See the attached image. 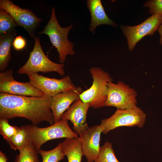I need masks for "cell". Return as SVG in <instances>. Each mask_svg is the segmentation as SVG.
<instances>
[{
  "mask_svg": "<svg viewBox=\"0 0 162 162\" xmlns=\"http://www.w3.org/2000/svg\"><path fill=\"white\" fill-rule=\"evenodd\" d=\"M89 72L93 79L92 85L82 92L80 98L94 108L103 107L107 97V83L113 79L108 72L99 67L91 68Z\"/></svg>",
  "mask_w": 162,
  "mask_h": 162,
  "instance_id": "277c9868",
  "label": "cell"
},
{
  "mask_svg": "<svg viewBox=\"0 0 162 162\" xmlns=\"http://www.w3.org/2000/svg\"><path fill=\"white\" fill-rule=\"evenodd\" d=\"M146 116L144 111L136 106L126 109H117L111 116L102 120L100 125L104 134L121 126L141 128L145 124Z\"/></svg>",
  "mask_w": 162,
  "mask_h": 162,
  "instance_id": "8992f818",
  "label": "cell"
},
{
  "mask_svg": "<svg viewBox=\"0 0 162 162\" xmlns=\"http://www.w3.org/2000/svg\"><path fill=\"white\" fill-rule=\"evenodd\" d=\"M26 132L28 140L38 150L47 141L54 139L74 138L78 137L70 128L68 120L61 119L50 126L39 128L28 124L21 127Z\"/></svg>",
  "mask_w": 162,
  "mask_h": 162,
  "instance_id": "7a4b0ae2",
  "label": "cell"
},
{
  "mask_svg": "<svg viewBox=\"0 0 162 162\" xmlns=\"http://www.w3.org/2000/svg\"><path fill=\"white\" fill-rule=\"evenodd\" d=\"M73 26L70 25L62 27L59 24L56 18L54 7L52 8L50 20L44 29L38 32V34H44L49 37L50 41L58 52L59 61L63 64L68 55L74 54V44L69 41L68 35Z\"/></svg>",
  "mask_w": 162,
  "mask_h": 162,
  "instance_id": "3957f363",
  "label": "cell"
},
{
  "mask_svg": "<svg viewBox=\"0 0 162 162\" xmlns=\"http://www.w3.org/2000/svg\"><path fill=\"white\" fill-rule=\"evenodd\" d=\"M89 104L82 101L80 98L75 101L63 114L61 119L70 120L73 124V128L77 134L88 126L86 119Z\"/></svg>",
  "mask_w": 162,
  "mask_h": 162,
  "instance_id": "5bb4252c",
  "label": "cell"
},
{
  "mask_svg": "<svg viewBox=\"0 0 162 162\" xmlns=\"http://www.w3.org/2000/svg\"><path fill=\"white\" fill-rule=\"evenodd\" d=\"M62 152L68 162H81L83 155L80 140L78 136L67 138L62 142Z\"/></svg>",
  "mask_w": 162,
  "mask_h": 162,
  "instance_id": "e0dca14e",
  "label": "cell"
},
{
  "mask_svg": "<svg viewBox=\"0 0 162 162\" xmlns=\"http://www.w3.org/2000/svg\"><path fill=\"white\" fill-rule=\"evenodd\" d=\"M80 86L70 91L57 94L52 97L50 108L54 118V123L59 121L63 114L71 104L80 98L83 92Z\"/></svg>",
  "mask_w": 162,
  "mask_h": 162,
  "instance_id": "4fadbf2b",
  "label": "cell"
},
{
  "mask_svg": "<svg viewBox=\"0 0 162 162\" xmlns=\"http://www.w3.org/2000/svg\"><path fill=\"white\" fill-rule=\"evenodd\" d=\"M15 162H39L38 150L29 140L27 144L19 150Z\"/></svg>",
  "mask_w": 162,
  "mask_h": 162,
  "instance_id": "ac0fdd59",
  "label": "cell"
},
{
  "mask_svg": "<svg viewBox=\"0 0 162 162\" xmlns=\"http://www.w3.org/2000/svg\"><path fill=\"white\" fill-rule=\"evenodd\" d=\"M52 97H28L0 93V118L8 120L22 117L36 125L46 121L54 124L50 108Z\"/></svg>",
  "mask_w": 162,
  "mask_h": 162,
  "instance_id": "6da1fadb",
  "label": "cell"
},
{
  "mask_svg": "<svg viewBox=\"0 0 162 162\" xmlns=\"http://www.w3.org/2000/svg\"><path fill=\"white\" fill-rule=\"evenodd\" d=\"M16 26L12 16L7 11L0 8V35L15 29Z\"/></svg>",
  "mask_w": 162,
  "mask_h": 162,
  "instance_id": "7402d4cb",
  "label": "cell"
},
{
  "mask_svg": "<svg viewBox=\"0 0 162 162\" xmlns=\"http://www.w3.org/2000/svg\"><path fill=\"white\" fill-rule=\"evenodd\" d=\"M12 69L0 73V92L14 95L40 97L45 94L33 86L30 82H20L15 80Z\"/></svg>",
  "mask_w": 162,
  "mask_h": 162,
  "instance_id": "8fae6325",
  "label": "cell"
},
{
  "mask_svg": "<svg viewBox=\"0 0 162 162\" xmlns=\"http://www.w3.org/2000/svg\"><path fill=\"white\" fill-rule=\"evenodd\" d=\"M102 128L100 125L87 126L77 134L79 136L83 155L88 162H94L100 150V142Z\"/></svg>",
  "mask_w": 162,
  "mask_h": 162,
  "instance_id": "7c38bea8",
  "label": "cell"
},
{
  "mask_svg": "<svg viewBox=\"0 0 162 162\" xmlns=\"http://www.w3.org/2000/svg\"><path fill=\"white\" fill-rule=\"evenodd\" d=\"M107 97L105 106H114L117 109H126L136 106L137 92L123 82L107 83Z\"/></svg>",
  "mask_w": 162,
  "mask_h": 162,
  "instance_id": "52a82bcc",
  "label": "cell"
},
{
  "mask_svg": "<svg viewBox=\"0 0 162 162\" xmlns=\"http://www.w3.org/2000/svg\"><path fill=\"white\" fill-rule=\"evenodd\" d=\"M6 141L12 149L19 150L27 144L29 140L25 130L19 127L16 133Z\"/></svg>",
  "mask_w": 162,
  "mask_h": 162,
  "instance_id": "ffe728a7",
  "label": "cell"
},
{
  "mask_svg": "<svg viewBox=\"0 0 162 162\" xmlns=\"http://www.w3.org/2000/svg\"><path fill=\"white\" fill-rule=\"evenodd\" d=\"M157 30L160 35V43L162 45V24L158 28Z\"/></svg>",
  "mask_w": 162,
  "mask_h": 162,
  "instance_id": "4316f807",
  "label": "cell"
},
{
  "mask_svg": "<svg viewBox=\"0 0 162 162\" xmlns=\"http://www.w3.org/2000/svg\"><path fill=\"white\" fill-rule=\"evenodd\" d=\"M0 8L7 11L12 16L16 26L22 27L32 38L35 36L42 19L38 17L31 10L22 8L10 0H0Z\"/></svg>",
  "mask_w": 162,
  "mask_h": 162,
  "instance_id": "9c48e42d",
  "label": "cell"
},
{
  "mask_svg": "<svg viewBox=\"0 0 162 162\" xmlns=\"http://www.w3.org/2000/svg\"><path fill=\"white\" fill-rule=\"evenodd\" d=\"M94 162H119L115 155L112 144L106 141L100 148Z\"/></svg>",
  "mask_w": 162,
  "mask_h": 162,
  "instance_id": "44dd1931",
  "label": "cell"
},
{
  "mask_svg": "<svg viewBox=\"0 0 162 162\" xmlns=\"http://www.w3.org/2000/svg\"><path fill=\"white\" fill-rule=\"evenodd\" d=\"M26 41L24 38L20 36H16L13 41L12 46L14 48L17 50H21L25 48Z\"/></svg>",
  "mask_w": 162,
  "mask_h": 162,
  "instance_id": "d4e9b609",
  "label": "cell"
},
{
  "mask_svg": "<svg viewBox=\"0 0 162 162\" xmlns=\"http://www.w3.org/2000/svg\"><path fill=\"white\" fill-rule=\"evenodd\" d=\"M8 121V119L0 118V133L6 141L16 133L19 128L11 125Z\"/></svg>",
  "mask_w": 162,
  "mask_h": 162,
  "instance_id": "603a6c76",
  "label": "cell"
},
{
  "mask_svg": "<svg viewBox=\"0 0 162 162\" xmlns=\"http://www.w3.org/2000/svg\"><path fill=\"white\" fill-rule=\"evenodd\" d=\"M17 34L14 29L0 35V71L5 70L11 58V48Z\"/></svg>",
  "mask_w": 162,
  "mask_h": 162,
  "instance_id": "2e32d148",
  "label": "cell"
},
{
  "mask_svg": "<svg viewBox=\"0 0 162 162\" xmlns=\"http://www.w3.org/2000/svg\"><path fill=\"white\" fill-rule=\"evenodd\" d=\"M34 44L30 52L29 56L26 63L17 71L19 74L46 73L52 72H57L61 76L64 74V64L55 63L50 60L45 55L41 47L38 36L33 38Z\"/></svg>",
  "mask_w": 162,
  "mask_h": 162,
  "instance_id": "5b68a950",
  "label": "cell"
},
{
  "mask_svg": "<svg viewBox=\"0 0 162 162\" xmlns=\"http://www.w3.org/2000/svg\"><path fill=\"white\" fill-rule=\"evenodd\" d=\"M8 160L7 156L5 154L0 151V162H7Z\"/></svg>",
  "mask_w": 162,
  "mask_h": 162,
  "instance_id": "484cf974",
  "label": "cell"
},
{
  "mask_svg": "<svg viewBox=\"0 0 162 162\" xmlns=\"http://www.w3.org/2000/svg\"><path fill=\"white\" fill-rule=\"evenodd\" d=\"M87 6L91 16L89 30L93 34L99 25L107 24L116 28L117 25L106 14L100 0H88Z\"/></svg>",
  "mask_w": 162,
  "mask_h": 162,
  "instance_id": "9a60e30c",
  "label": "cell"
},
{
  "mask_svg": "<svg viewBox=\"0 0 162 162\" xmlns=\"http://www.w3.org/2000/svg\"><path fill=\"white\" fill-rule=\"evenodd\" d=\"M29 82L45 94L52 97L59 93L70 91L76 87L69 76L61 79L50 78L38 73L27 74Z\"/></svg>",
  "mask_w": 162,
  "mask_h": 162,
  "instance_id": "ba28073f",
  "label": "cell"
},
{
  "mask_svg": "<svg viewBox=\"0 0 162 162\" xmlns=\"http://www.w3.org/2000/svg\"><path fill=\"white\" fill-rule=\"evenodd\" d=\"M143 6L149 7V12L152 15H162V0L147 1L145 3Z\"/></svg>",
  "mask_w": 162,
  "mask_h": 162,
  "instance_id": "cb8c5ba5",
  "label": "cell"
},
{
  "mask_svg": "<svg viewBox=\"0 0 162 162\" xmlns=\"http://www.w3.org/2000/svg\"><path fill=\"white\" fill-rule=\"evenodd\" d=\"M162 24V15H153L139 25L120 26L127 38L128 49L132 51L142 38L146 35H153Z\"/></svg>",
  "mask_w": 162,
  "mask_h": 162,
  "instance_id": "30bf717a",
  "label": "cell"
},
{
  "mask_svg": "<svg viewBox=\"0 0 162 162\" xmlns=\"http://www.w3.org/2000/svg\"><path fill=\"white\" fill-rule=\"evenodd\" d=\"M38 152L41 156L42 162H58L64 158L62 142L52 150L45 151L40 149L38 150Z\"/></svg>",
  "mask_w": 162,
  "mask_h": 162,
  "instance_id": "d6986e66",
  "label": "cell"
}]
</instances>
